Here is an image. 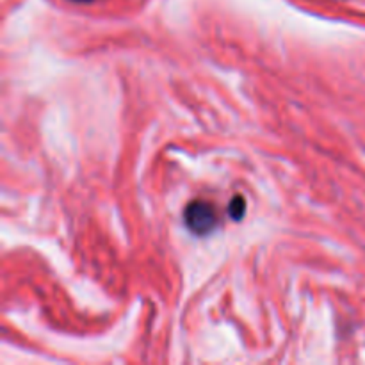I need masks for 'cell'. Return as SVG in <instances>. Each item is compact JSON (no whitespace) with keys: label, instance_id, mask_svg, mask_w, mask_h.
Wrapping results in <instances>:
<instances>
[{"label":"cell","instance_id":"2","mask_svg":"<svg viewBox=\"0 0 365 365\" xmlns=\"http://www.w3.org/2000/svg\"><path fill=\"white\" fill-rule=\"evenodd\" d=\"M245 207H246L245 200H242L241 196H235V198L232 200L228 212H230V216L234 217V220H241V217L245 216Z\"/></svg>","mask_w":365,"mask_h":365},{"label":"cell","instance_id":"1","mask_svg":"<svg viewBox=\"0 0 365 365\" xmlns=\"http://www.w3.org/2000/svg\"><path fill=\"white\" fill-rule=\"evenodd\" d=\"M185 225L189 230L198 235H207L216 227V212L212 205L207 202H192L189 203L184 212Z\"/></svg>","mask_w":365,"mask_h":365},{"label":"cell","instance_id":"3","mask_svg":"<svg viewBox=\"0 0 365 365\" xmlns=\"http://www.w3.org/2000/svg\"><path fill=\"white\" fill-rule=\"evenodd\" d=\"M77 2H89V0H77Z\"/></svg>","mask_w":365,"mask_h":365}]
</instances>
